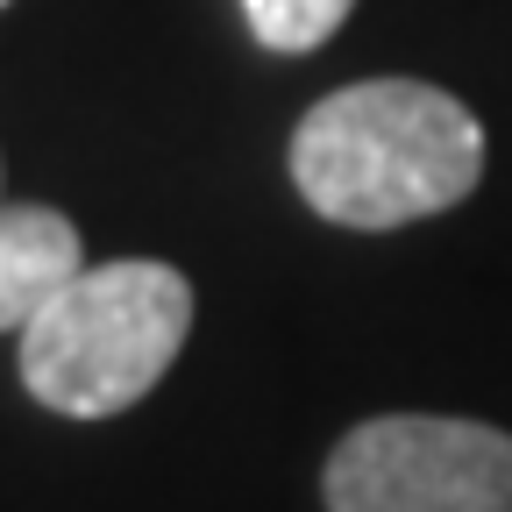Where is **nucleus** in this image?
I'll return each mask as SVG.
<instances>
[{"label": "nucleus", "instance_id": "nucleus-1", "mask_svg": "<svg viewBox=\"0 0 512 512\" xmlns=\"http://www.w3.org/2000/svg\"><path fill=\"white\" fill-rule=\"evenodd\" d=\"M484 178L477 114L427 79H363L292 128V185L335 228H406L463 207Z\"/></svg>", "mask_w": 512, "mask_h": 512}, {"label": "nucleus", "instance_id": "nucleus-2", "mask_svg": "<svg viewBox=\"0 0 512 512\" xmlns=\"http://www.w3.org/2000/svg\"><path fill=\"white\" fill-rule=\"evenodd\" d=\"M192 335V285L171 264L121 256L64 278L22 328V384L64 420H107L150 399Z\"/></svg>", "mask_w": 512, "mask_h": 512}, {"label": "nucleus", "instance_id": "nucleus-3", "mask_svg": "<svg viewBox=\"0 0 512 512\" xmlns=\"http://www.w3.org/2000/svg\"><path fill=\"white\" fill-rule=\"evenodd\" d=\"M328 512H512V434L448 413H384L335 441Z\"/></svg>", "mask_w": 512, "mask_h": 512}, {"label": "nucleus", "instance_id": "nucleus-4", "mask_svg": "<svg viewBox=\"0 0 512 512\" xmlns=\"http://www.w3.org/2000/svg\"><path fill=\"white\" fill-rule=\"evenodd\" d=\"M86 271L79 228L57 207H0V328H29L43 299Z\"/></svg>", "mask_w": 512, "mask_h": 512}, {"label": "nucleus", "instance_id": "nucleus-5", "mask_svg": "<svg viewBox=\"0 0 512 512\" xmlns=\"http://www.w3.org/2000/svg\"><path fill=\"white\" fill-rule=\"evenodd\" d=\"M356 0H242V22L249 36L278 50V57H299V50H320L342 22H349Z\"/></svg>", "mask_w": 512, "mask_h": 512}, {"label": "nucleus", "instance_id": "nucleus-6", "mask_svg": "<svg viewBox=\"0 0 512 512\" xmlns=\"http://www.w3.org/2000/svg\"><path fill=\"white\" fill-rule=\"evenodd\" d=\"M0 8H8V0H0Z\"/></svg>", "mask_w": 512, "mask_h": 512}]
</instances>
